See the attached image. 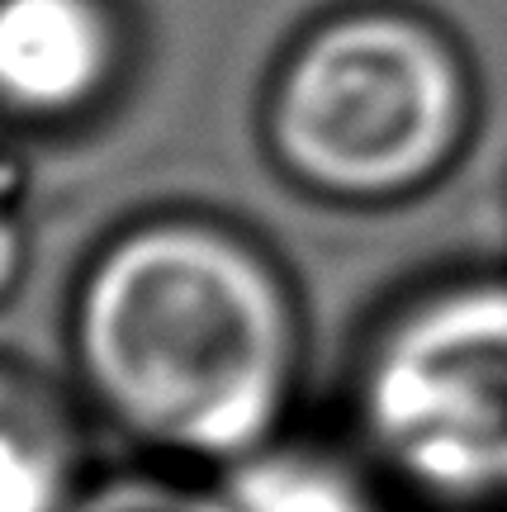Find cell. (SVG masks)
<instances>
[{
  "mask_svg": "<svg viewBox=\"0 0 507 512\" xmlns=\"http://www.w3.org/2000/svg\"><path fill=\"white\" fill-rule=\"evenodd\" d=\"M86 489L76 399L38 370L0 361V512H72Z\"/></svg>",
  "mask_w": 507,
  "mask_h": 512,
  "instance_id": "obj_5",
  "label": "cell"
},
{
  "mask_svg": "<svg viewBox=\"0 0 507 512\" xmlns=\"http://www.w3.org/2000/svg\"><path fill=\"white\" fill-rule=\"evenodd\" d=\"M214 479L233 512H389L375 489L380 475L370 465L361 470L337 451L290 437L237 460Z\"/></svg>",
  "mask_w": 507,
  "mask_h": 512,
  "instance_id": "obj_6",
  "label": "cell"
},
{
  "mask_svg": "<svg viewBox=\"0 0 507 512\" xmlns=\"http://www.w3.org/2000/svg\"><path fill=\"white\" fill-rule=\"evenodd\" d=\"M29 271V190L10 162H0V304H10Z\"/></svg>",
  "mask_w": 507,
  "mask_h": 512,
  "instance_id": "obj_8",
  "label": "cell"
},
{
  "mask_svg": "<svg viewBox=\"0 0 507 512\" xmlns=\"http://www.w3.org/2000/svg\"><path fill=\"white\" fill-rule=\"evenodd\" d=\"M479 91L460 43L422 10L356 0L313 19L261 95V143L318 204L389 209L451 176Z\"/></svg>",
  "mask_w": 507,
  "mask_h": 512,
  "instance_id": "obj_2",
  "label": "cell"
},
{
  "mask_svg": "<svg viewBox=\"0 0 507 512\" xmlns=\"http://www.w3.org/2000/svg\"><path fill=\"white\" fill-rule=\"evenodd\" d=\"M81 399L143 456L223 475L285 437L304 313L266 247L209 214L109 233L72 290Z\"/></svg>",
  "mask_w": 507,
  "mask_h": 512,
  "instance_id": "obj_1",
  "label": "cell"
},
{
  "mask_svg": "<svg viewBox=\"0 0 507 512\" xmlns=\"http://www.w3.org/2000/svg\"><path fill=\"white\" fill-rule=\"evenodd\" d=\"M72 512H233L218 489V479H185L181 470H152V475H119L91 484L76 498Z\"/></svg>",
  "mask_w": 507,
  "mask_h": 512,
  "instance_id": "obj_7",
  "label": "cell"
},
{
  "mask_svg": "<svg viewBox=\"0 0 507 512\" xmlns=\"http://www.w3.org/2000/svg\"><path fill=\"white\" fill-rule=\"evenodd\" d=\"M133 67L119 0H0V133H72L114 105Z\"/></svg>",
  "mask_w": 507,
  "mask_h": 512,
  "instance_id": "obj_4",
  "label": "cell"
},
{
  "mask_svg": "<svg viewBox=\"0 0 507 512\" xmlns=\"http://www.w3.org/2000/svg\"><path fill=\"white\" fill-rule=\"evenodd\" d=\"M365 465L432 508H507V271L399 299L351 370Z\"/></svg>",
  "mask_w": 507,
  "mask_h": 512,
  "instance_id": "obj_3",
  "label": "cell"
}]
</instances>
